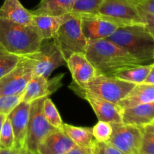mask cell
<instances>
[{"label":"cell","instance_id":"cell-1","mask_svg":"<svg viewBox=\"0 0 154 154\" xmlns=\"http://www.w3.org/2000/svg\"><path fill=\"white\" fill-rule=\"evenodd\" d=\"M85 55L98 75L114 76L116 73L143 65L121 47L108 39L88 42Z\"/></svg>","mask_w":154,"mask_h":154},{"label":"cell","instance_id":"cell-2","mask_svg":"<svg viewBox=\"0 0 154 154\" xmlns=\"http://www.w3.org/2000/svg\"><path fill=\"white\" fill-rule=\"evenodd\" d=\"M43 38L34 25H23L0 18V45L8 52L26 56L39 49Z\"/></svg>","mask_w":154,"mask_h":154},{"label":"cell","instance_id":"cell-3","mask_svg":"<svg viewBox=\"0 0 154 154\" xmlns=\"http://www.w3.org/2000/svg\"><path fill=\"white\" fill-rule=\"evenodd\" d=\"M106 39L121 47L143 64L153 60L154 39L144 24L119 27Z\"/></svg>","mask_w":154,"mask_h":154},{"label":"cell","instance_id":"cell-4","mask_svg":"<svg viewBox=\"0 0 154 154\" xmlns=\"http://www.w3.org/2000/svg\"><path fill=\"white\" fill-rule=\"evenodd\" d=\"M81 23V16L72 13L71 17L60 26L53 38L66 60L76 53L85 54L88 42L83 33Z\"/></svg>","mask_w":154,"mask_h":154},{"label":"cell","instance_id":"cell-5","mask_svg":"<svg viewBox=\"0 0 154 154\" xmlns=\"http://www.w3.org/2000/svg\"><path fill=\"white\" fill-rule=\"evenodd\" d=\"M75 85L89 94L118 104L130 93L136 84L123 81L114 76L97 75L84 87Z\"/></svg>","mask_w":154,"mask_h":154},{"label":"cell","instance_id":"cell-6","mask_svg":"<svg viewBox=\"0 0 154 154\" xmlns=\"http://www.w3.org/2000/svg\"><path fill=\"white\" fill-rule=\"evenodd\" d=\"M45 98L36 99L30 105L29 118L23 147L32 153H38V147L41 142L50 133L59 129L51 126L45 118L43 112Z\"/></svg>","mask_w":154,"mask_h":154},{"label":"cell","instance_id":"cell-7","mask_svg":"<svg viewBox=\"0 0 154 154\" xmlns=\"http://www.w3.org/2000/svg\"><path fill=\"white\" fill-rule=\"evenodd\" d=\"M26 56L33 61L32 76L49 78L53 71L66 64V60L53 38L43 40L36 52Z\"/></svg>","mask_w":154,"mask_h":154},{"label":"cell","instance_id":"cell-8","mask_svg":"<svg viewBox=\"0 0 154 154\" xmlns=\"http://www.w3.org/2000/svg\"><path fill=\"white\" fill-rule=\"evenodd\" d=\"M97 14L116 23L120 27L144 24L136 5L129 0H105Z\"/></svg>","mask_w":154,"mask_h":154},{"label":"cell","instance_id":"cell-9","mask_svg":"<svg viewBox=\"0 0 154 154\" xmlns=\"http://www.w3.org/2000/svg\"><path fill=\"white\" fill-rule=\"evenodd\" d=\"M32 60L27 56H22L18 64L0 78V96L23 94L32 77Z\"/></svg>","mask_w":154,"mask_h":154},{"label":"cell","instance_id":"cell-10","mask_svg":"<svg viewBox=\"0 0 154 154\" xmlns=\"http://www.w3.org/2000/svg\"><path fill=\"white\" fill-rule=\"evenodd\" d=\"M113 132L108 143L126 154H140L144 127L126 124L111 123Z\"/></svg>","mask_w":154,"mask_h":154},{"label":"cell","instance_id":"cell-11","mask_svg":"<svg viewBox=\"0 0 154 154\" xmlns=\"http://www.w3.org/2000/svg\"><path fill=\"white\" fill-rule=\"evenodd\" d=\"M69 88L78 96L88 102L99 120L110 123H119L123 122V108H120L117 104L113 103L84 92L78 88L73 82L69 85Z\"/></svg>","mask_w":154,"mask_h":154},{"label":"cell","instance_id":"cell-12","mask_svg":"<svg viewBox=\"0 0 154 154\" xmlns=\"http://www.w3.org/2000/svg\"><path fill=\"white\" fill-rule=\"evenodd\" d=\"M80 16L81 29L87 42L108 38L120 27L116 23L99 14H81Z\"/></svg>","mask_w":154,"mask_h":154},{"label":"cell","instance_id":"cell-13","mask_svg":"<svg viewBox=\"0 0 154 154\" xmlns=\"http://www.w3.org/2000/svg\"><path fill=\"white\" fill-rule=\"evenodd\" d=\"M63 75H58L54 79L42 76H32L23 94V101L31 103L36 99L48 97L61 86Z\"/></svg>","mask_w":154,"mask_h":154},{"label":"cell","instance_id":"cell-14","mask_svg":"<svg viewBox=\"0 0 154 154\" xmlns=\"http://www.w3.org/2000/svg\"><path fill=\"white\" fill-rule=\"evenodd\" d=\"M66 66L72 75V82L81 87L87 85L98 75L94 66L83 53L71 55L66 60Z\"/></svg>","mask_w":154,"mask_h":154},{"label":"cell","instance_id":"cell-15","mask_svg":"<svg viewBox=\"0 0 154 154\" xmlns=\"http://www.w3.org/2000/svg\"><path fill=\"white\" fill-rule=\"evenodd\" d=\"M31 103L21 101L8 114L14 135L15 147L22 148L25 144Z\"/></svg>","mask_w":154,"mask_h":154},{"label":"cell","instance_id":"cell-16","mask_svg":"<svg viewBox=\"0 0 154 154\" xmlns=\"http://www.w3.org/2000/svg\"><path fill=\"white\" fill-rule=\"evenodd\" d=\"M75 144L63 132L57 129L50 133L38 147V154H66L75 147Z\"/></svg>","mask_w":154,"mask_h":154},{"label":"cell","instance_id":"cell-17","mask_svg":"<svg viewBox=\"0 0 154 154\" xmlns=\"http://www.w3.org/2000/svg\"><path fill=\"white\" fill-rule=\"evenodd\" d=\"M122 123L144 127L154 121V102L123 108Z\"/></svg>","mask_w":154,"mask_h":154},{"label":"cell","instance_id":"cell-18","mask_svg":"<svg viewBox=\"0 0 154 154\" xmlns=\"http://www.w3.org/2000/svg\"><path fill=\"white\" fill-rule=\"evenodd\" d=\"M33 15V25L37 28L43 40L51 39L62 25L72 16V13L62 15Z\"/></svg>","mask_w":154,"mask_h":154},{"label":"cell","instance_id":"cell-19","mask_svg":"<svg viewBox=\"0 0 154 154\" xmlns=\"http://www.w3.org/2000/svg\"><path fill=\"white\" fill-rule=\"evenodd\" d=\"M0 18L23 25L33 24L32 14L23 6L19 0H5L0 7Z\"/></svg>","mask_w":154,"mask_h":154},{"label":"cell","instance_id":"cell-20","mask_svg":"<svg viewBox=\"0 0 154 154\" xmlns=\"http://www.w3.org/2000/svg\"><path fill=\"white\" fill-rule=\"evenodd\" d=\"M154 102L153 84L141 83L136 84L126 96L117 105L121 108H129L141 104L150 103Z\"/></svg>","mask_w":154,"mask_h":154},{"label":"cell","instance_id":"cell-21","mask_svg":"<svg viewBox=\"0 0 154 154\" xmlns=\"http://www.w3.org/2000/svg\"><path fill=\"white\" fill-rule=\"evenodd\" d=\"M76 0H41L32 14L34 15H62L71 13Z\"/></svg>","mask_w":154,"mask_h":154},{"label":"cell","instance_id":"cell-22","mask_svg":"<svg viewBox=\"0 0 154 154\" xmlns=\"http://www.w3.org/2000/svg\"><path fill=\"white\" fill-rule=\"evenodd\" d=\"M62 129L76 146L90 147L94 145L95 140L93 136L92 128L79 127L63 123Z\"/></svg>","mask_w":154,"mask_h":154},{"label":"cell","instance_id":"cell-23","mask_svg":"<svg viewBox=\"0 0 154 154\" xmlns=\"http://www.w3.org/2000/svg\"><path fill=\"white\" fill-rule=\"evenodd\" d=\"M151 66L152 64L134 66L117 72L114 75V77L135 84H141L145 81Z\"/></svg>","mask_w":154,"mask_h":154},{"label":"cell","instance_id":"cell-24","mask_svg":"<svg viewBox=\"0 0 154 154\" xmlns=\"http://www.w3.org/2000/svg\"><path fill=\"white\" fill-rule=\"evenodd\" d=\"M21 56L6 51L0 45V78L10 72L20 62Z\"/></svg>","mask_w":154,"mask_h":154},{"label":"cell","instance_id":"cell-25","mask_svg":"<svg viewBox=\"0 0 154 154\" xmlns=\"http://www.w3.org/2000/svg\"><path fill=\"white\" fill-rule=\"evenodd\" d=\"M43 112L45 118L51 126L55 127L56 129H62L64 123L63 122L57 107L55 106L52 100L48 97H46L44 100Z\"/></svg>","mask_w":154,"mask_h":154},{"label":"cell","instance_id":"cell-26","mask_svg":"<svg viewBox=\"0 0 154 154\" xmlns=\"http://www.w3.org/2000/svg\"><path fill=\"white\" fill-rule=\"evenodd\" d=\"M105 0H76L72 13L77 14H97L99 8Z\"/></svg>","mask_w":154,"mask_h":154},{"label":"cell","instance_id":"cell-27","mask_svg":"<svg viewBox=\"0 0 154 154\" xmlns=\"http://www.w3.org/2000/svg\"><path fill=\"white\" fill-rule=\"evenodd\" d=\"M92 132L95 141L100 143H106L111 138L113 128L111 123L99 120V122L92 128Z\"/></svg>","mask_w":154,"mask_h":154},{"label":"cell","instance_id":"cell-28","mask_svg":"<svg viewBox=\"0 0 154 154\" xmlns=\"http://www.w3.org/2000/svg\"><path fill=\"white\" fill-rule=\"evenodd\" d=\"M15 147L14 135L9 118L6 117L0 132V148H12Z\"/></svg>","mask_w":154,"mask_h":154},{"label":"cell","instance_id":"cell-29","mask_svg":"<svg viewBox=\"0 0 154 154\" xmlns=\"http://www.w3.org/2000/svg\"><path fill=\"white\" fill-rule=\"evenodd\" d=\"M23 94L0 96V114L8 115L23 100Z\"/></svg>","mask_w":154,"mask_h":154},{"label":"cell","instance_id":"cell-30","mask_svg":"<svg viewBox=\"0 0 154 154\" xmlns=\"http://www.w3.org/2000/svg\"><path fill=\"white\" fill-rule=\"evenodd\" d=\"M140 154H154V132L144 129Z\"/></svg>","mask_w":154,"mask_h":154},{"label":"cell","instance_id":"cell-31","mask_svg":"<svg viewBox=\"0 0 154 154\" xmlns=\"http://www.w3.org/2000/svg\"><path fill=\"white\" fill-rule=\"evenodd\" d=\"M94 148L96 154H126L108 143H100L95 141Z\"/></svg>","mask_w":154,"mask_h":154},{"label":"cell","instance_id":"cell-32","mask_svg":"<svg viewBox=\"0 0 154 154\" xmlns=\"http://www.w3.org/2000/svg\"><path fill=\"white\" fill-rule=\"evenodd\" d=\"M139 12L146 28L154 39V14H149L143 13L141 11Z\"/></svg>","mask_w":154,"mask_h":154},{"label":"cell","instance_id":"cell-33","mask_svg":"<svg viewBox=\"0 0 154 154\" xmlns=\"http://www.w3.org/2000/svg\"><path fill=\"white\" fill-rule=\"evenodd\" d=\"M138 11L143 13L154 14V0H145L136 6Z\"/></svg>","mask_w":154,"mask_h":154},{"label":"cell","instance_id":"cell-34","mask_svg":"<svg viewBox=\"0 0 154 154\" xmlns=\"http://www.w3.org/2000/svg\"><path fill=\"white\" fill-rule=\"evenodd\" d=\"M95 144V143H94ZM66 154H96L94 145L90 147H83L75 146Z\"/></svg>","mask_w":154,"mask_h":154},{"label":"cell","instance_id":"cell-35","mask_svg":"<svg viewBox=\"0 0 154 154\" xmlns=\"http://www.w3.org/2000/svg\"><path fill=\"white\" fill-rule=\"evenodd\" d=\"M21 149L16 147L12 148H0V154H20Z\"/></svg>","mask_w":154,"mask_h":154},{"label":"cell","instance_id":"cell-36","mask_svg":"<svg viewBox=\"0 0 154 154\" xmlns=\"http://www.w3.org/2000/svg\"><path fill=\"white\" fill-rule=\"evenodd\" d=\"M144 83L146 84H153L154 85V63L152 64L151 69H150V72H149L148 75H147V78H146L145 81Z\"/></svg>","mask_w":154,"mask_h":154},{"label":"cell","instance_id":"cell-37","mask_svg":"<svg viewBox=\"0 0 154 154\" xmlns=\"http://www.w3.org/2000/svg\"><path fill=\"white\" fill-rule=\"evenodd\" d=\"M8 115H5V114H0V132H1L2 126L3 123H4L5 120L6 119Z\"/></svg>","mask_w":154,"mask_h":154},{"label":"cell","instance_id":"cell-38","mask_svg":"<svg viewBox=\"0 0 154 154\" xmlns=\"http://www.w3.org/2000/svg\"><path fill=\"white\" fill-rule=\"evenodd\" d=\"M144 129H146V130L153 131V132H154V121L152 123H150V125H147V126H144Z\"/></svg>","mask_w":154,"mask_h":154},{"label":"cell","instance_id":"cell-39","mask_svg":"<svg viewBox=\"0 0 154 154\" xmlns=\"http://www.w3.org/2000/svg\"><path fill=\"white\" fill-rule=\"evenodd\" d=\"M20 154H38V153H32V152L28 151V150H26L24 147H22L21 149V153Z\"/></svg>","mask_w":154,"mask_h":154},{"label":"cell","instance_id":"cell-40","mask_svg":"<svg viewBox=\"0 0 154 154\" xmlns=\"http://www.w3.org/2000/svg\"><path fill=\"white\" fill-rule=\"evenodd\" d=\"M129 1L131 2L132 3H133L135 5H138V4H140V3L143 2L144 1H145V0H129Z\"/></svg>","mask_w":154,"mask_h":154},{"label":"cell","instance_id":"cell-41","mask_svg":"<svg viewBox=\"0 0 154 154\" xmlns=\"http://www.w3.org/2000/svg\"><path fill=\"white\" fill-rule=\"evenodd\" d=\"M153 60H154V53H153Z\"/></svg>","mask_w":154,"mask_h":154}]
</instances>
